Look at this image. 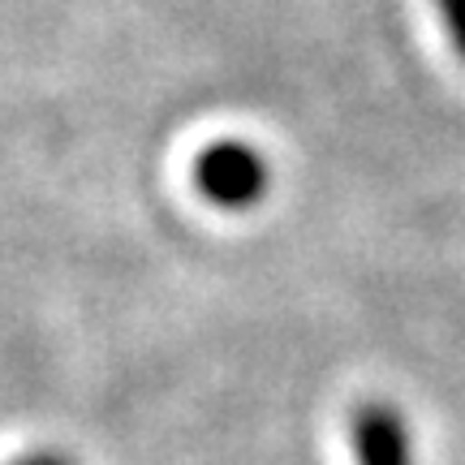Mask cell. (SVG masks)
I'll return each mask as SVG.
<instances>
[{
	"label": "cell",
	"instance_id": "3",
	"mask_svg": "<svg viewBox=\"0 0 465 465\" xmlns=\"http://www.w3.org/2000/svg\"><path fill=\"white\" fill-rule=\"evenodd\" d=\"M435 9H440V22L449 31L452 48L461 52V61H465V0H435Z\"/></svg>",
	"mask_w": 465,
	"mask_h": 465
},
{
	"label": "cell",
	"instance_id": "4",
	"mask_svg": "<svg viewBox=\"0 0 465 465\" xmlns=\"http://www.w3.org/2000/svg\"><path fill=\"white\" fill-rule=\"evenodd\" d=\"M9 465H74V461H65L61 452H31V457H17Z\"/></svg>",
	"mask_w": 465,
	"mask_h": 465
},
{
	"label": "cell",
	"instance_id": "2",
	"mask_svg": "<svg viewBox=\"0 0 465 465\" xmlns=\"http://www.w3.org/2000/svg\"><path fill=\"white\" fill-rule=\"evenodd\" d=\"M349 440L358 465H410V427L383 401H366L353 410Z\"/></svg>",
	"mask_w": 465,
	"mask_h": 465
},
{
	"label": "cell",
	"instance_id": "1",
	"mask_svg": "<svg viewBox=\"0 0 465 465\" xmlns=\"http://www.w3.org/2000/svg\"><path fill=\"white\" fill-rule=\"evenodd\" d=\"M190 177L203 199L224 212H246L267 194V160L237 138H220L212 147H203L194 155Z\"/></svg>",
	"mask_w": 465,
	"mask_h": 465
}]
</instances>
